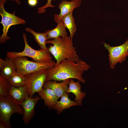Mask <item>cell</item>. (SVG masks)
I'll list each match as a JSON object with an SVG mask.
<instances>
[{"instance_id":"cell-1","label":"cell","mask_w":128,"mask_h":128,"mask_svg":"<svg viewBox=\"0 0 128 128\" xmlns=\"http://www.w3.org/2000/svg\"><path fill=\"white\" fill-rule=\"evenodd\" d=\"M90 67L82 60L76 62L66 59L58 65L47 69L46 82L51 80L62 81L68 79H75L83 83L86 81L83 78L84 72Z\"/></svg>"},{"instance_id":"cell-2","label":"cell","mask_w":128,"mask_h":128,"mask_svg":"<svg viewBox=\"0 0 128 128\" xmlns=\"http://www.w3.org/2000/svg\"><path fill=\"white\" fill-rule=\"evenodd\" d=\"M72 39L67 35L62 37L47 40L46 43H51L48 48L50 53L56 60L55 66L59 64L64 60L67 59L76 62L81 61L77 54L76 48L73 46Z\"/></svg>"},{"instance_id":"cell-3","label":"cell","mask_w":128,"mask_h":128,"mask_svg":"<svg viewBox=\"0 0 128 128\" xmlns=\"http://www.w3.org/2000/svg\"><path fill=\"white\" fill-rule=\"evenodd\" d=\"M25 44L24 50L21 52L8 51L6 56L12 59L19 57L27 56L32 58L33 61L38 62H49L53 61L50 53L49 51L41 48L36 50L31 47L28 44L26 36L25 33L23 35Z\"/></svg>"},{"instance_id":"cell-4","label":"cell","mask_w":128,"mask_h":128,"mask_svg":"<svg viewBox=\"0 0 128 128\" xmlns=\"http://www.w3.org/2000/svg\"><path fill=\"white\" fill-rule=\"evenodd\" d=\"M15 113L23 115V109L20 104L8 95L0 96V120L5 124L7 128H11L10 117Z\"/></svg>"},{"instance_id":"cell-5","label":"cell","mask_w":128,"mask_h":128,"mask_svg":"<svg viewBox=\"0 0 128 128\" xmlns=\"http://www.w3.org/2000/svg\"><path fill=\"white\" fill-rule=\"evenodd\" d=\"M14 60L17 71L24 75H27L38 71L47 69L54 67L56 63L38 62L28 60L25 57H19Z\"/></svg>"},{"instance_id":"cell-6","label":"cell","mask_w":128,"mask_h":128,"mask_svg":"<svg viewBox=\"0 0 128 128\" xmlns=\"http://www.w3.org/2000/svg\"><path fill=\"white\" fill-rule=\"evenodd\" d=\"M6 0H0V14L2 17L0 22L3 27V33L0 37V43H3L10 38L7 35L8 30L12 26L23 24L25 21L16 16L6 12L4 8V5Z\"/></svg>"},{"instance_id":"cell-7","label":"cell","mask_w":128,"mask_h":128,"mask_svg":"<svg viewBox=\"0 0 128 128\" xmlns=\"http://www.w3.org/2000/svg\"><path fill=\"white\" fill-rule=\"evenodd\" d=\"M103 43L108 51L109 65L111 69H113L118 63L125 61L128 56V38L123 44L118 46H112L105 43Z\"/></svg>"},{"instance_id":"cell-8","label":"cell","mask_w":128,"mask_h":128,"mask_svg":"<svg viewBox=\"0 0 128 128\" xmlns=\"http://www.w3.org/2000/svg\"><path fill=\"white\" fill-rule=\"evenodd\" d=\"M47 69L43 70L26 75L27 79L25 85L29 96L33 97L36 92L41 91L46 82Z\"/></svg>"},{"instance_id":"cell-9","label":"cell","mask_w":128,"mask_h":128,"mask_svg":"<svg viewBox=\"0 0 128 128\" xmlns=\"http://www.w3.org/2000/svg\"><path fill=\"white\" fill-rule=\"evenodd\" d=\"M41 99L37 96L34 97L28 96L20 104L23 109V120L25 124H28L33 117L35 113L36 105Z\"/></svg>"},{"instance_id":"cell-10","label":"cell","mask_w":128,"mask_h":128,"mask_svg":"<svg viewBox=\"0 0 128 128\" xmlns=\"http://www.w3.org/2000/svg\"><path fill=\"white\" fill-rule=\"evenodd\" d=\"M81 0H71L68 1L66 0H62L58 5L60 10L59 14H55L54 17L55 22L59 23L65 15L73 11L75 8L79 7L81 3Z\"/></svg>"},{"instance_id":"cell-11","label":"cell","mask_w":128,"mask_h":128,"mask_svg":"<svg viewBox=\"0 0 128 128\" xmlns=\"http://www.w3.org/2000/svg\"><path fill=\"white\" fill-rule=\"evenodd\" d=\"M70 80V79H66L60 82H58L54 81H50L45 82L43 87H48L52 89L59 99L64 94L67 93V91L69 88L68 85Z\"/></svg>"},{"instance_id":"cell-12","label":"cell","mask_w":128,"mask_h":128,"mask_svg":"<svg viewBox=\"0 0 128 128\" xmlns=\"http://www.w3.org/2000/svg\"><path fill=\"white\" fill-rule=\"evenodd\" d=\"M37 93L41 99L44 100L45 106L49 108H52L58 101V99L57 96L50 88L43 87Z\"/></svg>"},{"instance_id":"cell-13","label":"cell","mask_w":128,"mask_h":128,"mask_svg":"<svg viewBox=\"0 0 128 128\" xmlns=\"http://www.w3.org/2000/svg\"><path fill=\"white\" fill-rule=\"evenodd\" d=\"M8 95L20 104L29 96L26 85L19 87L11 86Z\"/></svg>"},{"instance_id":"cell-14","label":"cell","mask_w":128,"mask_h":128,"mask_svg":"<svg viewBox=\"0 0 128 128\" xmlns=\"http://www.w3.org/2000/svg\"><path fill=\"white\" fill-rule=\"evenodd\" d=\"M79 81L75 82L72 79H71L68 84L69 88L67 91V93H72L75 96L74 101L79 104V105L82 106V101L86 95L85 92L81 91V86Z\"/></svg>"},{"instance_id":"cell-15","label":"cell","mask_w":128,"mask_h":128,"mask_svg":"<svg viewBox=\"0 0 128 128\" xmlns=\"http://www.w3.org/2000/svg\"><path fill=\"white\" fill-rule=\"evenodd\" d=\"M61 97L60 100L58 101L52 108L53 110H56L57 114H60L64 110L71 106L79 105L77 101L71 100L67 93L64 94Z\"/></svg>"},{"instance_id":"cell-16","label":"cell","mask_w":128,"mask_h":128,"mask_svg":"<svg viewBox=\"0 0 128 128\" xmlns=\"http://www.w3.org/2000/svg\"><path fill=\"white\" fill-rule=\"evenodd\" d=\"M66 28L61 22L57 23L55 28L51 30H48L45 32L47 35V40L53 39L59 37H63L67 35Z\"/></svg>"},{"instance_id":"cell-17","label":"cell","mask_w":128,"mask_h":128,"mask_svg":"<svg viewBox=\"0 0 128 128\" xmlns=\"http://www.w3.org/2000/svg\"><path fill=\"white\" fill-rule=\"evenodd\" d=\"M5 60L6 64L0 71V75L8 79L16 71L17 69L14 59L6 57Z\"/></svg>"},{"instance_id":"cell-18","label":"cell","mask_w":128,"mask_h":128,"mask_svg":"<svg viewBox=\"0 0 128 128\" xmlns=\"http://www.w3.org/2000/svg\"><path fill=\"white\" fill-rule=\"evenodd\" d=\"M73 11L71 12L64 15L60 21L69 30L70 36L72 39L76 30L74 19L73 15Z\"/></svg>"},{"instance_id":"cell-19","label":"cell","mask_w":128,"mask_h":128,"mask_svg":"<svg viewBox=\"0 0 128 128\" xmlns=\"http://www.w3.org/2000/svg\"><path fill=\"white\" fill-rule=\"evenodd\" d=\"M25 30L32 34L34 37L35 41L40 46L41 48L49 51L46 46L47 40V35L46 32L44 33L37 32L32 29L27 28Z\"/></svg>"},{"instance_id":"cell-20","label":"cell","mask_w":128,"mask_h":128,"mask_svg":"<svg viewBox=\"0 0 128 128\" xmlns=\"http://www.w3.org/2000/svg\"><path fill=\"white\" fill-rule=\"evenodd\" d=\"M26 79V75L16 71L8 80L11 86L19 87L25 85Z\"/></svg>"},{"instance_id":"cell-21","label":"cell","mask_w":128,"mask_h":128,"mask_svg":"<svg viewBox=\"0 0 128 128\" xmlns=\"http://www.w3.org/2000/svg\"><path fill=\"white\" fill-rule=\"evenodd\" d=\"M11 86L8 79L0 75V96L8 95Z\"/></svg>"},{"instance_id":"cell-22","label":"cell","mask_w":128,"mask_h":128,"mask_svg":"<svg viewBox=\"0 0 128 128\" xmlns=\"http://www.w3.org/2000/svg\"><path fill=\"white\" fill-rule=\"evenodd\" d=\"M52 0H47L46 4L40 7L37 9V13L39 14L43 13L46 11V9L48 7H54L55 6L51 4Z\"/></svg>"},{"instance_id":"cell-23","label":"cell","mask_w":128,"mask_h":128,"mask_svg":"<svg viewBox=\"0 0 128 128\" xmlns=\"http://www.w3.org/2000/svg\"><path fill=\"white\" fill-rule=\"evenodd\" d=\"M37 0H28L27 2L28 5L30 6L34 7L37 4Z\"/></svg>"},{"instance_id":"cell-24","label":"cell","mask_w":128,"mask_h":128,"mask_svg":"<svg viewBox=\"0 0 128 128\" xmlns=\"http://www.w3.org/2000/svg\"><path fill=\"white\" fill-rule=\"evenodd\" d=\"M6 64L5 60H4L0 58V70H2L5 67Z\"/></svg>"},{"instance_id":"cell-25","label":"cell","mask_w":128,"mask_h":128,"mask_svg":"<svg viewBox=\"0 0 128 128\" xmlns=\"http://www.w3.org/2000/svg\"><path fill=\"white\" fill-rule=\"evenodd\" d=\"M0 128H7L5 124L1 121L0 120Z\"/></svg>"},{"instance_id":"cell-26","label":"cell","mask_w":128,"mask_h":128,"mask_svg":"<svg viewBox=\"0 0 128 128\" xmlns=\"http://www.w3.org/2000/svg\"><path fill=\"white\" fill-rule=\"evenodd\" d=\"M10 1H14L18 4L20 5H21V2L20 0H8Z\"/></svg>"},{"instance_id":"cell-27","label":"cell","mask_w":128,"mask_h":128,"mask_svg":"<svg viewBox=\"0 0 128 128\" xmlns=\"http://www.w3.org/2000/svg\"><path fill=\"white\" fill-rule=\"evenodd\" d=\"M128 89V88H124V90H126V89Z\"/></svg>"},{"instance_id":"cell-28","label":"cell","mask_w":128,"mask_h":128,"mask_svg":"<svg viewBox=\"0 0 128 128\" xmlns=\"http://www.w3.org/2000/svg\"><path fill=\"white\" fill-rule=\"evenodd\" d=\"M54 0V1H55V0Z\"/></svg>"}]
</instances>
